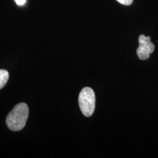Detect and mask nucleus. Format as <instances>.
<instances>
[{
    "instance_id": "obj_1",
    "label": "nucleus",
    "mask_w": 158,
    "mask_h": 158,
    "mask_svg": "<svg viewBox=\"0 0 158 158\" xmlns=\"http://www.w3.org/2000/svg\"><path fill=\"white\" fill-rule=\"evenodd\" d=\"M28 115L27 104L23 102L18 104L6 117V124L8 128L13 131L23 130L25 126Z\"/></svg>"
},
{
    "instance_id": "obj_2",
    "label": "nucleus",
    "mask_w": 158,
    "mask_h": 158,
    "mask_svg": "<svg viewBox=\"0 0 158 158\" xmlns=\"http://www.w3.org/2000/svg\"><path fill=\"white\" fill-rule=\"evenodd\" d=\"M96 97L93 89L86 87L80 91L79 96V107L85 117H89L93 114L95 109Z\"/></svg>"
},
{
    "instance_id": "obj_3",
    "label": "nucleus",
    "mask_w": 158,
    "mask_h": 158,
    "mask_svg": "<svg viewBox=\"0 0 158 158\" xmlns=\"http://www.w3.org/2000/svg\"><path fill=\"white\" fill-rule=\"evenodd\" d=\"M138 41L139 46L136 50V54L141 60H147L155 50V45L151 42V38L144 35L139 36Z\"/></svg>"
},
{
    "instance_id": "obj_4",
    "label": "nucleus",
    "mask_w": 158,
    "mask_h": 158,
    "mask_svg": "<svg viewBox=\"0 0 158 158\" xmlns=\"http://www.w3.org/2000/svg\"><path fill=\"white\" fill-rule=\"evenodd\" d=\"M9 79L8 72L3 69L0 70V90L6 85Z\"/></svg>"
},
{
    "instance_id": "obj_5",
    "label": "nucleus",
    "mask_w": 158,
    "mask_h": 158,
    "mask_svg": "<svg viewBox=\"0 0 158 158\" xmlns=\"http://www.w3.org/2000/svg\"><path fill=\"white\" fill-rule=\"evenodd\" d=\"M116 1H117L120 4L124 6H130L133 2V0H116Z\"/></svg>"
},
{
    "instance_id": "obj_6",
    "label": "nucleus",
    "mask_w": 158,
    "mask_h": 158,
    "mask_svg": "<svg viewBox=\"0 0 158 158\" xmlns=\"http://www.w3.org/2000/svg\"><path fill=\"white\" fill-rule=\"evenodd\" d=\"M17 5L18 6H23L25 4L26 0H15Z\"/></svg>"
}]
</instances>
